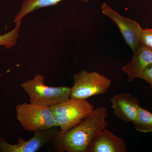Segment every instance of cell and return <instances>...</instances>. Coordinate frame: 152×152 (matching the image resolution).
Wrapping results in <instances>:
<instances>
[{"label":"cell","instance_id":"ba28073f","mask_svg":"<svg viewBox=\"0 0 152 152\" xmlns=\"http://www.w3.org/2000/svg\"><path fill=\"white\" fill-rule=\"evenodd\" d=\"M110 102L115 115L126 123H134L141 107L137 98L128 93L117 94Z\"/></svg>","mask_w":152,"mask_h":152},{"label":"cell","instance_id":"7c38bea8","mask_svg":"<svg viewBox=\"0 0 152 152\" xmlns=\"http://www.w3.org/2000/svg\"><path fill=\"white\" fill-rule=\"evenodd\" d=\"M133 124L137 131L145 133L152 132V113L141 107Z\"/></svg>","mask_w":152,"mask_h":152},{"label":"cell","instance_id":"30bf717a","mask_svg":"<svg viewBox=\"0 0 152 152\" xmlns=\"http://www.w3.org/2000/svg\"><path fill=\"white\" fill-rule=\"evenodd\" d=\"M125 142L106 129L93 140L86 152H126Z\"/></svg>","mask_w":152,"mask_h":152},{"label":"cell","instance_id":"5b68a950","mask_svg":"<svg viewBox=\"0 0 152 152\" xmlns=\"http://www.w3.org/2000/svg\"><path fill=\"white\" fill-rule=\"evenodd\" d=\"M70 98L86 99L93 96L105 94L111 86V81L97 72L82 70L73 76Z\"/></svg>","mask_w":152,"mask_h":152},{"label":"cell","instance_id":"7a4b0ae2","mask_svg":"<svg viewBox=\"0 0 152 152\" xmlns=\"http://www.w3.org/2000/svg\"><path fill=\"white\" fill-rule=\"evenodd\" d=\"M45 81V77L39 74L21 84L28 96L30 103L51 108L70 98L71 88L49 86L46 85Z\"/></svg>","mask_w":152,"mask_h":152},{"label":"cell","instance_id":"52a82bcc","mask_svg":"<svg viewBox=\"0 0 152 152\" xmlns=\"http://www.w3.org/2000/svg\"><path fill=\"white\" fill-rule=\"evenodd\" d=\"M102 14L108 17L118 26L128 45L133 52L140 45V38L143 29L137 22L125 18L114 10L106 3L101 7Z\"/></svg>","mask_w":152,"mask_h":152},{"label":"cell","instance_id":"9a60e30c","mask_svg":"<svg viewBox=\"0 0 152 152\" xmlns=\"http://www.w3.org/2000/svg\"><path fill=\"white\" fill-rule=\"evenodd\" d=\"M140 78L148 82L150 85V88L152 89V64L148 66L144 70Z\"/></svg>","mask_w":152,"mask_h":152},{"label":"cell","instance_id":"4fadbf2b","mask_svg":"<svg viewBox=\"0 0 152 152\" xmlns=\"http://www.w3.org/2000/svg\"><path fill=\"white\" fill-rule=\"evenodd\" d=\"M15 27L8 32L0 35V46L7 49L11 48L16 45L20 34V28L22 22L16 23Z\"/></svg>","mask_w":152,"mask_h":152},{"label":"cell","instance_id":"8992f818","mask_svg":"<svg viewBox=\"0 0 152 152\" xmlns=\"http://www.w3.org/2000/svg\"><path fill=\"white\" fill-rule=\"evenodd\" d=\"M58 127L34 132L31 138L26 140L22 138L18 140L16 144L9 143L0 137V151L2 152H36L47 144L52 143L60 130Z\"/></svg>","mask_w":152,"mask_h":152},{"label":"cell","instance_id":"5bb4252c","mask_svg":"<svg viewBox=\"0 0 152 152\" xmlns=\"http://www.w3.org/2000/svg\"><path fill=\"white\" fill-rule=\"evenodd\" d=\"M140 45L152 49V28L143 29L140 38Z\"/></svg>","mask_w":152,"mask_h":152},{"label":"cell","instance_id":"277c9868","mask_svg":"<svg viewBox=\"0 0 152 152\" xmlns=\"http://www.w3.org/2000/svg\"><path fill=\"white\" fill-rule=\"evenodd\" d=\"M15 109L17 119L26 130L34 132L58 127L50 108L25 102Z\"/></svg>","mask_w":152,"mask_h":152},{"label":"cell","instance_id":"8fae6325","mask_svg":"<svg viewBox=\"0 0 152 152\" xmlns=\"http://www.w3.org/2000/svg\"><path fill=\"white\" fill-rule=\"evenodd\" d=\"M62 0H24L14 20L16 23L22 22V20L27 15L36 10L56 5ZM84 2H88V0H80Z\"/></svg>","mask_w":152,"mask_h":152},{"label":"cell","instance_id":"6da1fadb","mask_svg":"<svg viewBox=\"0 0 152 152\" xmlns=\"http://www.w3.org/2000/svg\"><path fill=\"white\" fill-rule=\"evenodd\" d=\"M107 110L98 107L78 124L66 132L60 131L52 143L57 151L86 152L93 140L106 129Z\"/></svg>","mask_w":152,"mask_h":152},{"label":"cell","instance_id":"9c48e42d","mask_svg":"<svg viewBox=\"0 0 152 152\" xmlns=\"http://www.w3.org/2000/svg\"><path fill=\"white\" fill-rule=\"evenodd\" d=\"M132 60L124 66L122 70L127 75L128 80L132 81L136 78H140L145 68L152 64V49L140 45L134 51Z\"/></svg>","mask_w":152,"mask_h":152},{"label":"cell","instance_id":"3957f363","mask_svg":"<svg viewBox=\"0 0 152 152\" xmlns=\"http://www.w3.org/2000/svg\"><path fill=\"white\" fill-rule=\"evenodd\" d=\"M94 109V107L86 100L71 98L50 108L61 132L69 130L78 124Z\"/></svg>","mask_w":152,"mask_h":152}]
</instances>
